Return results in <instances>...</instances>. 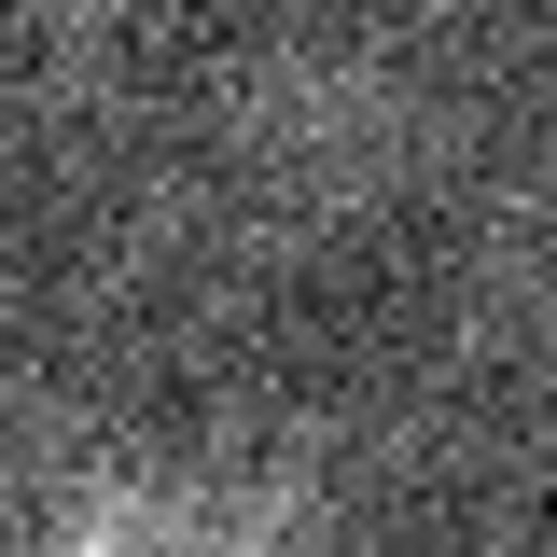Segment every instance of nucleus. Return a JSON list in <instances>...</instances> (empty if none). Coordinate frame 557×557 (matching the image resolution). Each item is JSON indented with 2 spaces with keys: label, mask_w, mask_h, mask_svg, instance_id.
I'll return each instance as SVG.
<instances>
[{
  "label": "nucleus",
  "mask_w": 557,
  "mask_h": 557,
  "mask_svg": "<svg viewBox=\"0 0 557 557\" xmlns=\"http://www.w3.org/2000/svg\"><path fill=\"white\" fill-rule=\"evenodd\" d=\"M84 557H251V544H237V530H209V516H153V502H126Z\"/></svg>",
  "instance_id": "nucleus-1"
}]
</instances>
